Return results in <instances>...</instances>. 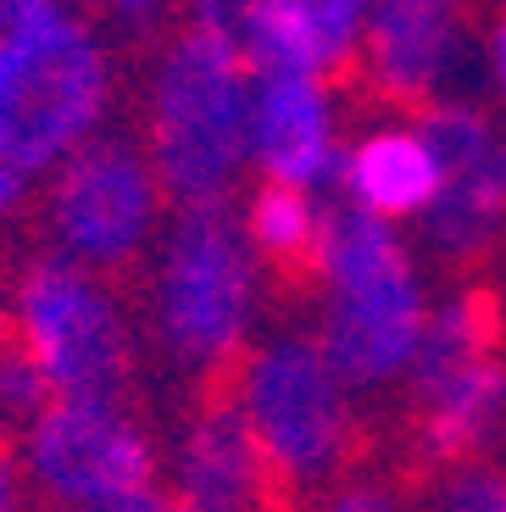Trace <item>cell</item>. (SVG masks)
Here are the masks:
<instances>
[{"mask_svg": "<svg viewBox=\"0 0 506 512\" xmlns=\"http://www.w3.org/2000/svg\"><path fill=\"white\" fill-rule=\"evenodd\" d=\"M117 101V56L78 0H0V156L45 179Z\"/></svg>", "mask_w": 506, "mask_h": 512, "instance_id": "1", "label": "cell"}, {"mask_svg": "<svg viewBox=\"0 0 506 512\" xmlns=\"http://www.w3.org/2000/svg\"><path fill=\"white\" fill-rule=\"evenodd\" d=\"M306 273L323 295L312 340L334 362V373L356 396L401 384L418 351L429 301H423L418 262L390 229V218H373L362 206H334L323 218Z\"/></svg>", "mask_w": 506, "mask_h": 512, "instance_id": "2", "label": "cell"}, {"mask_svg": "<svg viewBox=\"0 0 506 512\" xmlns=\"http://www.w3.org/2000/svg\"><path fill=\"white\" fill-rule=\"evenodd\" d=\"M262 312V256L228 201L178 206L156 234L145 318L162 362L184 379H217L245 357Z\"/></svg>", "mask_w": 506, "mask_h": 512, "instance_id": "3", "label": "cell"}, {"mask_svg": "<svg viewBox=\"0 0 506 512\" xmlns=\"http://www.w3.org/2000/svg\"><path fill=\"white\" fill-rule=\"evenodd\" d=\"M251 84L256 73L228 39L178 28L162 45L145 90V151L173 206L228 201L251 167Z\"/></svg>", "mask_w": 506, "mask_h": 512, "instance_id": "4", "label": "cell"}, {"mask_svg": "<svg viewBox=\"0 0 506 512\" xmlns=\"http://www.w3.org/2000/svg\"><path fill=\"white\" fill-rule=\"evenodd\" d=\"M228 396L251 423L267 468L284 490L317 496L356 451V390L334 373L317 340L267 334L228 368Z\"/></svg>", "mask_w": 506, "mask_h": 512, "instance_id": "5", "label": "cell"}, {"mask_svg": "<svg viewBox=\"0 0 506 512\" xmlns=\"http://www.w3.org/2000/svg\"><path fill=\"white\" fill-rule=\"evenodd\" d=\"M12 329L51 396H128L140 340L112 273L73 256H34L12 284Z\"/></svg>", "mask_w": 506, "mask_h": 512, "instance_id": "6", "label": "cell"}, {"mask_svg": "<svg viewBox=\"0 0 506 512\" xmlns=\"http://www.w3.org/2000/svg\"><path fill=\"white\" fill-rule=\"evenodd\" d=\"M167 190L145 140L101 128L73 156L45 173L39 223L56 256H73L95 273L134 268L162 234Z\"/></svg>", "mask_w": 506, "mask_h": 512, "instance_id": "7", "label": "cell"}, {"mask_svg": "<svg viewBox=\"0 0 506 512\" xmlns=\"http://www.w3.org/2000/svg\"><path fill=\"white\" fill-rule=\"evenodd\" d=\"M17 440L28 490L56 512H95L162 479L151 429L117 396H51Z\"/></svg>", "mask_w": 506, "mask_h": 512, "instance_id": "8", "label": "cell"}, {"mask_svg": "<svg viewBox=\"0 0 506 512\" xmlns=\"http://www.w3.org/2000/svg\"><path fill=\"white\" fill-rule=\"evenodd\" d=\"M418 128L445 167L440 195L423 206V234L445 262H473L506 229V134L456 101H429Z\"/></svg>", "mask_w": 506, "mask_h": 512, "instance_id": "9", "label": "cell"}, {"mask_svg": "<svg viewBox=\"0 0 506 512\" xmlns=\"http://www.w3.org/2000/svg\"><path fill=\"white\" fill-rule=\"evenodd\" d=\"M162 474L184 512H284V485L234 396H212L184 418Z\"/></svg>", "mask_w": 506, "mask_h": 512, "instance_id": "10", "label": "cell"}, {"mask_svg": "<svg viewBox=\"0 0 506 512\" xmlns=\"http://www.w3.org/2000/svg\"><path fill=\"white\" fill-rule=\"evenodd\" d=\"M251 167L267 179L329 190L340 184V117L329 78L256 73L251 84Z\"/></svg>", "mask_w": 506, "mask_h": 512, "instance_id": "11", "label": "cell"}, {"mask_svg": "<svg viewBox=\"0 0 506 512\" xmlns=\"http://www.w3.org/2000/svg\"><path fill=\"white\" fill-rule=\"evenodd\" d=\"M451 45L456 34L445 0H373L351 67H362V84L379 101L423 112L451 67Z\"/></svg>", "mask_w": 506, "mask_h": 512, "instance_id": "12", "label": "cell"}, {"mask_svg": "<svg viewBox=\"0 0 506 512\" xmlns=\"http://www.w3.org/2000/svg\"><path fill=\"white\" fill-rule=\"evenodd\" d=\"M440 184L445 167L423 128H373L351 151H340V190L373 218H423Z\"/></svg>", "mask_w": 506, "mask_h": 512, "instance_id": "13", "label": "cell"}, {"mask_svg": "<svg viewBox=\"0 0 506 512\" xmlns=\"http://www.w3.org/2000/svg\"><path fill=\"white\" fill-rule=\"evenodd\" d=\"M412 407H418V451H423V462L451 468V462L473 457V451L501 429V418H506V362L490 351V357L456 368L451 379L418 390Z\"/></svg>", "mask_w": 506, "mask_h": 512, "instance_id": "14", "label": "cell"}, {"mask_svg": "<svg viewBox=\"0 0 506 512\" xmlns=\"http://www.w3.org/2000/svg\"><path fill=\"white\" fill-rule=\"evenodd\" d=\"M323 206H317V190H301V184L267 179L262 190L245 206V240L262 256L267 268L279 273H306L317 251V234H323Z\"/></svg>", "mask_w": 506, "mask_h": 512, "instance_id": "15", "label": "cell"}, {"mask_svg": "<svg viewBox=\"0 0 506 512\" xmlns=\"http://www.w3.org/2000/svg\"><path fill=\"white\" fill-rule=\"evenodd\" d=\"M290 12L301 17V28L312 34L317 56H323V67L334 78L356 62V45H362L373 0H290Z\"/></svg>", "mask_w": 506, "mask_h": 512, "instance_id": "16", "label": "cell"}, {"mask_svg": "<svg viewBox=\"0 0 506 512\" xmlns=\"http://www.w3.org/2000/svg\"><path fill=\"white\" fill-rule=\"evenodd\" d=\"M45 401H51V384L23 351V340L0 334V435H23Z\"/></svg>", "mask_w": 506, "mask_h": 512, "instance_id": "17", "label": "cell"}, {"mask_svg": "<svg viewBox=\"0 0 506 512\" xmlns=\"http://www.w3.org/2000/svg\"><path fill=\"white\" fill-rule=\"evenodd\" d=\"M434 512H506V468L495 462H451L434 490Z\"/></svg>", "mask_w": 506, "mask_h": 512, "instance_id": "18", "label": "cell"}, {"mask_svg": "<svg viewBox=\"0 0 506 512\" xmlns=\"http://www.w3.org/2000/svg\"><path fill=\"white\" fill-rule=\"evenodd\" d=\"M312 512H406V501L373 474H340L312 496Z\"/></svg>", "mask_w": 506, "mask_h": 512, "instance_id": "19", "label": "cell"}, {"mask_svg": "<svg viewBox=\"0 0 506 512\" xmlns=\"http://www.w3.org/2000/svg\"><path fill=\"white\" fill-rule=\"evenodd\" d=\"M167 6H173V0H95V12H101L112 28L134 34V39L156 34V28H162V17H167Z\"/></svg>", "mask_w": 506, "mask_h": 512, "instance_id": "20", "label": "cell"}, {"mask_svg": "<svg viewBox=\"0 0 506 512\" xmlns=\"http://www.w3.org/2000/svg\"><path fill=\"white\" fill-rule=\"evenodd\" d=\"M28 206H34V179H28L23 167H12L6 156H0V229L17 223Z\"/></svg>", "mask_w": 506, "mask_h": 512, "instance_id": "21", "label": "cell"}, {"mask_svg": "<svg viewBox=\"0 0 506 512\" xmlns=\"http://www.w3.org/2000/svg\"><path fill=\"white\" fill-rule=\"evenodd\" d=\"M28 479H23V462L12 457V446H6V435H0V512H28Z\"/></svg>", "mask_w": 506, "mask_h": 512, "instance_id": "22", "label": "cell"}, {"mask_svg": "<svg viewBox=\"0 0 506 512\" xmlns=\"http://www.w3.org/2000/svg\"><path fill=\"white\" fill-rule=\"evenodd\" d=\"M95 512H184V507L173 501L167 485H145V490H128V496L106 501V507H95Z\"/></svg>", "mask_w": 506, "mask_h": 512, "instance_id": "23", "label": "cell"}, {"mask_svg": "<svg viewBox=\"0 0 506 512\" xmlns=\"http://www.w3.org/2000/svg\"><path fill=\"white\" fill-rule=\"evenodd\" d=\"M495 73H501V95H506V17L495 28Z\"/></svg>", "mask_w": 506, "mask_h": 512, "instance_id": "24", "label": "cell"}, {"mask_svg": "<svg viewBox=\"0 0 506 512\" xmlns=\"http://www.w3.org/2000/svg\"><path fill=\"white\" fill-rule=\"evenodd\" d=\"M445 6H456V0H445Z\"/></svg>", "mask_w": 506, "mask_h": 512, "instance_id": "25", "label": "cell"}]
</instances>
